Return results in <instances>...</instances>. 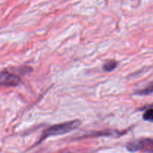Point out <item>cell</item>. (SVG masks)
<instances>
[{
  "mask_svg": "<svg viewBox=\"0 0 153 153\" xmlns=\"http://www.w3.org/2000/svg\"><path fill=\"white\" fill-rule=\"evenodd\" d=\"M143 117V119L146 120V121L152 122L153 120V110L152 108L147 110L144 112Z\"/></svg>",
  "mask_w": 153,
  "mask_h": 153,
  "instance_id": "8992f818",
  "label": "cell"
},
{
  "mask_svg": "<svg viewBox=\"0 0 153 153\" xmlns=\"http://www.w3.org/2000/svg\"><path fill=\"white\" fill-rule=\"evenodd\" d=\"M117 67V62L115 60H108L105 62L102 65V69L105 71L110 72L114 70Z\"/></svg>",
  "mask_w": 153,
  "mask_h": 153,
  "instance_id": "277c9868",
  "label": "cell"
},
{
  "mask_svg": "<svg viewBox=\"0 0 153 153\" xmlns=\"http://www.w3.org/2000/svg\"><path fill=\"white\" fill-rule=\"evenodd\" d=\"M146 146L152 147V140H151L143 139L133 141V142L128 143L126 147L128 151L131 152H134L139 151V150L142 149V148Z\"/></svg>",
  "mask_w": 153,
  "mask_h": 153,
  "instance_id": "3957f363",
  "label": "cell"
},
{
  "mask_svg": "<svg viewBox=\"0 0 153 153\" xmlns=\"http://www.w3.org/2000/svg\"><path fill=\"white\" fill-rule=\"evenodd\" d=\"M19 82H20V79L16 75L7 70L0 71V86H16L19 85Z\"/></svg>",
  "mask_w": 153,
  "mask_h": 153,
  "instance_id": "7a4b0ae2",
  "label": "cell"
},
{
  "mask_svg": "<svg viewBox=\"0 0 153 153\" xmlns=\"http://www.w3.org/2000/svg\"><path fill=\"white\" fill-rule=\"evenodd\" d=\"M152 90H153L152 84L151 83L149 87L145 88V89L143 90H140V91L137 92H135V94H137V95H148V94H152Z\"/></svg>",
  "mask_w": 153,
  "mask_h": 153,
  "instance_id": "5b68a950",
  "label": "cell"
},
{
  "mask_svg": "<svg viewBox=\"0 0 153 153\" xmlns=\"http://www.w3.org/2000/svg\"><path fill=\"white\" fill-rule=\"evenodd\" d=\"M81 124V121L79 120H73V121L66 122L57 124L55 125L50 126L47 129L44 130L42 134L39 142H42L49 136H58V135L65 134L72 130L77 128Z\"/></svg>",
  "mask_w": 153,
  "mask_h": 153,
  "instance_id": "6da1fadb",
  "label": "cell"
}]
</instances>
